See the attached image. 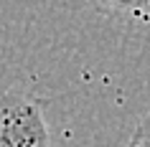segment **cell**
<instances>
[{
	"label": "cell",
	"mask_w": 150,
	"mask_h": 147,
	"mask_svg": "<svg viewBox=\"0 0 150 147\" xmlns=\"http://www.w3.org/2000/svg\"><path fill=\"white\" fill-rule=\"evenodd\" d=\"M0 147H51L43 104L31 94L5 91L0 107Z\"/></svg>",
	"instance_id": "1"
},
{
	"label": "cell",
	"mask_w": 150,
	"mask_h": 147,
	"mask_svg": "<svg viewBox=\"0 0 150 147\" xmlns=\"http://www.w3.org/2000/svg\"><path fill=\"white\" fill-rule=\"evenodd\" d=\"M94 10L112 18H150L148 0H89Z\"/></svg>",
	"instance_id": "2"
},
{
	"label": "cell",
	"mask_w": 150,
	"mask_h": 147,
	"mask_svg": "<svg viewBox=\"0 0 150 147\" xmlns=\"http://www.w3.org/2000/svg\"><path fill=\"white\" fill-rule=\"evenodd\" d=\"M127 147H150V112L140 119V124L135 127L132 137H130V145Z\"/></svg>",
	"instance_id": "3"
},
{
	"label": "cell",
	"mask_w": 150,
	"mask_h": 147,
	"mask_svg": "<svg viewBox=\"0 0 150 147\" xmlns=\"http://www.w3.org/2000/svg\"><path fill=\"white\" fill-rule=\"evenodd\" d=\"M148 5H150V0H148Z\"/></svg>",
	"instance_id": "4"
}]
</instances>
